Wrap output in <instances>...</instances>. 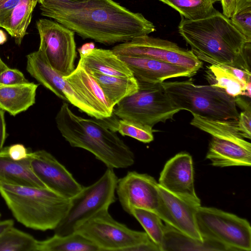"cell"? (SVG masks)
Returning <instances> with one entry per match:
<instances>
[{"label": "cell", "mask_w": 251, "mask_h": 251, "mask_svg": "<svg viewBox=\"0 0 251 251\" xmlns=\"http://www.w3.org/2000/svg\"><path fill=\"white\" fill-rule=\"evenodd\" d=\"M40 4L42 15L55 20L83 39L106 45L126 42L155 30L153 23L142 14L113 0H49Z\"/></svg>", "instance_id": "1"}, {"label": "cell", "mask_w": 251, "mask_h": 251, "mask_svg": "<svg viewBox=\"0 0 251 251\" xmlns=\"http://www.w3.org/2000/svg\"><path fill=\"white\" fill-rule=\"evenodd\" d=\"M178 32L201 61L251 71V43L233 26L229 18L216 10L198 20L181 17Z\"/></svg>", "instance_id": "2"}, {"label": "cell", "mask_w": 251, "mask_h": 251, "mask_svg": "<svg viewBox=\"0 0 251 251\" xmlns=\"http://www.w3.org/2000/svg\"><path fill=\"white\" fill-rule=\"evenodd\" d=\"M86 119L62 104L55 117L57 127L73 147L87 150L108 168L124 169L135 161L133 152L107 125L105 118Z\"/></svg>", "instance_id": "3"}, {"label": "cell", "mask_w": 251, "mask_h": 251, "mask_svg": "<svg viewBox=\"0 0 251 251\" xmlns=\"http://www.w3.org/2000/svg\"><path fill=\"white\" fill-rule=\"evenodd\" d=\"M0 194L16 220L34 230H54L71 204L47 188L0 183Z\"/></svg>", "instance_id": "4"}, {"label": "cell", "mask_w": 251, "mask_h": 251, "mask_svg": "<svg viewBox=\"0 0 251 251\" xmlns=\"http://www.w3.org/2000/svg\"><path fill=\"white\" fill-rule=\"evenodd\" d=\"M161 85L180 110L212 119L238 120L235 97L223 89L210 84L197 85L192 78L163 82Z\"/></svg>", "instance_id": "5"}, {"label": "cell", "mask_w": 251, "mask_h": 251, "mask_svg": "<svg viewBox=\"0 0 251 251\" xmlns=\"http://www.w3.org/2000/svg\"><path fill=\"white\" fill-rule=\"evenodd\" d=\"M138 82L137 91L119 101L113 108V114L120 119L151 127L158 123L173 120L180 109L167 95L161 83Z\"/></svg>", "instance_id": "6"}, {"label": "cell", "mask_w": 251, "mask_h": 251, "mask_svg": "<svg viewBox=\"0 0 251 251\" xmlns=\"http://www.w3.org/2000/svg\"><path fill=\"white\" fill-rule=\"evenodd\" d=\"M118 179L113 169L107 168L97 181L83 187L76 195L70 199L69 210L54 229V234H71L98 212L108 209L116 201L115 192Z\"/></svg>", "instance_id": "7"}, {"label": "cell", "mask_w": 251, "mask_h": 251, "mask_svg": "<svg viewBox=\"0 0 251 251\" xmlns=\"http://www.w3.org/2000/svg\"><path fill=\"white\" fill-rule=\"evenodd\" d=\"M196 219L203 237L218 242L231 251L251 250V227L246 219L214 208L198 207Z\"/></svg>", "instance_id": "8"}, {"label": "cell", "mask_w": 251, "mask_h": 251, "mask_svg": "<svg viewBox=\"0 0 251 251\" xmlns=\"http://www.w3.org/2000/svg\"><path fill=\"white\" fill-rule=\"evenodd\" d=\"M75 231L93 242L100 251H126L131 247L152 241L146 232L132 230L116 221L108 209L98 212Z\"/></svg>", "instance_id": "9"}, {"label": "cell", "mask_w": 251, "mask_h": 251, "mask_svg": "<svg viewBox=\"0 0 251 251\" xmlns=\"http://www.w3.org/2000/svg\"><path fill=\"white\" fill-rule=\"evenodd\" d=\"M40 43L39 49L51 67L63 77L75 68L76 57L75 32L63 25L47 19L36 21Z\"/></svg>", "instance_id": "10"}, {"label": "cell", "mask_w": 251, "mask_h": 251, "mask_svg": "<svg viewBox=\"0 0 251 251\" xmlns=\"http://www.w3.org/2000/svg\"><path fill=\"white\" fill-rule=\"evenodd\" d=\"M116 55L147 57L180 66L195 72L202 67L191 50L170 41L149 36H138L121 43L111 50Z\"/></svg>", "instance_id": "11"}, {"label": "cell", "mask_w": 251, "mask_h": 251, "mask_svg": "<svg viewBox=\"0 0 251 251\" xmlns=\"http://www.w3.org/2000/svg\"><path fill=\"white\" fill-rule=\"evenodd\" d=\"M26 59V71L41 84L89 116L100 119L84 98L51 67L40 50L28 54Z\"/></svg>", "instance_id": "12"}, {"label": "cell", "mask_w": 251, "mask_h": 251, "mask_svg": "<svg viewBox=\"0 0 251 251\" xmlns=\"http://www.w3.org/2000/svg\"><path fill=\"white\" fill-rule=\"evenodd\" d=\"M31 169L49 189L68 199H71L83 186L71 173L51 154L45 150L31 152Z\"/></svg>", "instance_id": "13"}, {"label": "cell", "mask_w": 251, "mask_h": 251, "mask_svg": "<svg viewBox=\"0 0 251 251\" xmlns=\"http://www.w3.org/2000/svg\"><path fill=\"white\" fill-rule=\"evenodd\" d=\"M116 192L123 209L129 214L133 208L155 211L158 207V183L148 174L128 172L118 179Z\"/></svg>", "instance_id": "14"}, {"label": "cell", "mask_w": 251, "mask_h": 251, "mask_svg": "<svg viewBox=\"0 0 251 251\" xmlns=\"http://www.w3.org/2000/svg\"><path fill=\"white\" fill-rule=\"evenodd\" d=\"M159 202L154 211L165 224L195 239L203 241L196 222V213L201 206L168 191L158 183Z\"/></svg>", "instance_id": "15"}, {"label": "cell", "mask_w": 251, "mask_h": 251, "mask_svg": "<svg viewBox=\"0 0 251 251\" xmlns=\"http://www.w3.org/2000/svg\"><path fill=\"white\" fill-rule=\"evenodd\" d=\"M194 173L191 156L186 152H179L166 162L158 183L170 193L201 205L195 190Z\"/></svg>", "instance_id": "16"}, {"label": "cell", "mask_w": 251, "mask_h": 251, "mask_svg": "<svg viewBox=\"0 0 251 251\" xmlns=\"http://www.w3.org/2000/svg\"><path fill=\"white\" fill-rule=\"evenodd\" d=\"M118 56L127 65L138 81L161 83L169 78L190 77L197 73L183 67L154 59L121 55Z\"/></svg>", "instance_id": "17"}, {"label": "cell", "mask_w": 251, "mask_h": 251, "mask_svg": "<svg viewBox=\"0 0 251 251\" xmlns=\"http://www.w3.org/2000/svg\"><path fill=\"white\" fill-rule=\"evenodd\" d=\"M242 137H212L206 158L213 166H250L251 144Z\"/></svg>", "instance_id": "18"}, {"label": "cell", "mask_w": 251, "mask_h": 251, "mask_svg": "<svg viewBox=\"0 0 251 251\" xmlns=\"http://www.w3.org/2000/svg\"><path fill=\"white\" fill-rule=\"evenodd\" d=\"M63 77L84 98L100 119L113 115V109L108 103L101 88L86 70L77 65L70 75Z\"/></svg>", "instance_id": "19"}, {"label": "cell", "mask_w": 251, "mask_h": 251, "mask_svg": "<svg viewBox=\"0 0 251 251\" xmlns=\"http://www.w3.org/2000/svg\"><path fill=\"white\" fill-rule=\"evenodd\" d=\"M79 55L77 65L87 71L115 76H134L127 65L112 50L95 48Z\"/></svg>", "instance_id": "20"}, {"label": "cell", "mask_w": 251, "mask_h": 251, "mask_svg": "<svg viewBox=\"0 0 251 251\" xmlns=\"http://www.w3.org/2000/svg\"><path fill=\"white\" fill-rule=\"evenodd\" d=\"M29 157L13 160L9 156L6 147L3 148L0 151V183L47 188L32 171Z\"/></svg>", "instance_id": "21"}, {"label": "cell", "mask_w": 251, "mask_h": 251, "mask_svg": "<svg viewBox=\"0 0 251 251\" xmlns=\"http://www.w3.org/2000/svg\"><path fill=\"white\" fill-rule=\"evenodd\" d=\"M38 84L27 82L0 85V108L15 116L26 111L35 102Z\"/></svg>", "instance_id": "22"}, {"label": "cell", "mask_w": 251, "mask_h": 251, "mask_svg": "<svg viewBox=\"0 0 251 251\" xmlns=\"http://www.w3.org/2000/svg\"><path fill=\"white\" fill-rule=\"evenodd\" d=\"M87 71L101 88L108 103L113 109L122 99L133 94L138 89V82L134 76H115Z\"/></svg>", "instance_id": "23"}, {"label": "cell", "mask_w": 251, "mask_h": 251, "mask_svg": "<svg viewBox=\"0 0 251 251\" xmlns=\"http://www.w3.org/2000/svg\"><path fill=\"white\" fill-rule=\"evenodd\" d=\"M204 239L203 241L195 239L166 224L160 251H230L227 247L218 242Z\"/></svg>", "instance_id": "24"}, {"label": "cell", "mask_w": 251, "mask_h": 251, "mask_svg": "<svg viewBox=\"0 0 251 251\" xmlns=\"http://www.w3.org/2000/svg\"><path fill=\"white\" fill-rule=\"evenodd\" d=\"M38 2V0H20L1 26L14 38L18 45L21 44L27 34L33 10Z\"/></svg>", "instance_id": "25"}, {"label": "cell", "mask_w": 251, "mask_h": 251, "mask_svg": "<svg viewBox=\"0 0 251 251\" xmlns=\"http://www.w3.org/2000/svg\"><path fill=\"white\" fill-rule=\"evenodd\" d=\"M37 251H100L91 241L75 231L66 235H54L38 241Z\"/></svg>", "instance_id": "26"}, {"label": "cell", "mask_w": 251, "mask_h": 251, "mask_svg": "<svg viewBox=\"0 0 251 251\" xmlns=\"http://www.w3.org/2000/svg\"><path fill=\"white\" fill-rule=\"evenodd\" d=\"M206 77L210 85L224 90L230 96H243L245 84L230 71L222 65H211L207 67Z\"/></svg>", "instance_id": "27"}, {"label": "cell", "mask_w": 251, "mask_h": 251, "mask_svg": "<svg viewBox=\"0 0 251 251\" xmlns=\"http://www.w3.org/2000/svg\"><path fill=\"white\" fill-rule=\"evenodd\" d=\"M178 11L181 17L188 20L206 18L216 9L215 0H159Z\"/></svg>", "instance_id": "28"}, {"label": "cell", "mask_w": 251, "mask_h": 251, "mask_svg": "<svg viewBox=\"0 0 251 251\" xmlns=\"http://www.w3.org/2000/svg\"><path fill=\"white\" fill-rule=\"evenodd\" d=\"M38 241L12 226L0 235V251H37Z\"/></svg>", "instance_id": "29"}, {"label": "cell", "mask_w": 251, "mask_h": 251, "mask_svg": "<svg viewBox=\"0 0 251 251\" xmlns=\"http://www.w3.org/2000/svg\"><path fill=\"white\" fill-rule=\"evenodd\" d=\"M133 216L144 228L150 239L159 247L160 251L165 225L154 211L142 208H133L129 214Z\"/></svg>", "instance_id": "30"}, {"label": "cell", "mask_w": 251, "mask_h": 251, "mask_svg": "<svg viewBox=\"0 0 251 251\" xmlns=\"http://www.w3.org/2000/svg\"><path fill=\"white\" fill-rule=\"evenodd\" d=\"M115 131L123 136H127L141 142L148 143L153 140L152 127L147 125L120 119L115 123Z\"/></svg>", "instance_id": "31"}, {"label": "cell", "mask_w": 251, "mask_h": 251, "mask_svg": "<svg viewBox=\"0 0 251 251\" xmlns=\"http://www.w3.org/2000/svg\"><path fill=\"white\" fill-rule=\"evenodd\" d=\"M229 19L233 26L251 43V7L234 14Z\"/></svg>", "instance_id": "32"}, {"label": "cell", "mask_w": 251, "mask_h": 251, "mask_svg": "<svg viewBox=\"0 0 251 251\" xmlns=\"http://www.w3.org/2000/svg\"><path fill=\"white\" fill-rule=\"evenodd\" d=\"M28 82L22 72L16 69L8 68L0 73V85H12Z\"/></svg>", "instance_id": "33"}, {"label": "cell", "mask_w": 251, "mask_h": 251, "mask_svg": "<svg viewBox=\"0 0 251 251\" xmlns=\"http://www.w3.org/2000/svg\"><path fill=\"white\" fill-rule=\"evenodd\" d=\"M238 128L244 138H251V110H244L239 113Z\"/></svg>", "instance_id": "34"}, {"label": "cell", "mask_w": 251, "mask_h": 251, "mask_svg": "<svg viewBox=\"0 0 251 251\" xmlns=\"http://www.w3.org/2000/svg\"><path fill=\"white\" fill-rule=\"evenodd\" d=\"M9 156L15 160H22L28 158L31 151L21 144H16L6 147Z\"/></svg>", "instance_id": "35"}, {"label": "cell", "mask_w": 251, "mask_h": 251, "mask_svg": "<svg viewBox=\"0 0 251 251\" xmlns=\"http://www.w3.org/2000/svg\"><path fill=\"white\" fill-rule=\"evenodd\" d=\"M20 0H0V27L8 18Z\"/></svg>", "instance_id": "36"}, {"label": "cell", "mask_w": 251, "mask_h": 251, "mask_svg": "<svg viewBox=\"0 0 251 251\" xmlns=\"http://www.w3.org/2000/svg\"><path fill=\"white\" fill-rule=\"evenodd\" d=\"M225 68L230 71L233 73L239 80L245 84L251 81V73L250 71H246L238 68L222 65Z\"/></svg>", "instance_id": "37"}, {"label": "cell", "mask_w": 251, "mask_h": 251, "mask_svg": "<svg viewBox=\"0 0 251 251\" xmlns=\"http://www.w3.org/2000/svg\"><path fill=\"white\" fill-rule=\"evenodd\" d=\"M220 1L223 9V14L228 18H230L234 13V0H220Z\"/></svg>", "instance_id": "38"}, {"label": "cell", "mask_w": 251, "mask_h": 251, "mask_svg": "<svg viewBox=\"0 0 251 251\" xmlns=\"http://www.w3.org/2000/svg\"><path fill=\"white\" fill-rule=\"evenodd\" d=\"M7 136L4 111L0 109V151L3 148V145Z\"/></svg>", "instance_id": "39"}, {"label": "cell", "mask_w": 251, "mask_h": 251, "mask_svg": "<svg viewBox=\"0 0 251 251\" xmlns=\"http://www.w3.org/2000/svg\"><path fill=\"white\" fill-rule=\"evenodd\" d=\"M234 2L235 10L234 14L245 8L251 7V0H234Z\"/></svg>", "instance_id": "40"}, {"label": "cell", "mask_w": 251, "mask_h": 251, "mask_svg": "<svg viewBox=\"0 0 251 251\" xmlns=\"http://www.w3.org/2000/svg\"><path fill=\"white\" fill-rule=\"evenodd\" d=\"M14 223V221L12 219L0 221V235L8 228L13 226Z\"/></svg>", "instance_id": "41"}, {"label": "cell", "mask_w": 251, "mask_h": 251, "mask_svg": "<svg viewBox=\"0 0 251 251\" xmlns=\"http://www.w3.org/2000/svg\"><path fill=\"white\" fill-rule=\"evenodd\" d=\"M95 48V45L93 43H87L82 46L78 49L79 55H84L87 53L90 50Z\"/></svg>", "instance_id": "42"}, {"label": "cell", "mask_w": 251, "mask_h": 251, "mask_svg": "<svg viewBox=\"0 0 251 251\" xmlns=\"http://www.w3.org/2000/svg\"><path fill=\"white\" fill-rule=\"evenodd\" d=\"M7 40V35L1 29H0V45L4 44Z\"/></svg>", "instance_id": "43"}, {"label": "cell", "mask_w": 251, "mask_h": 251, "mask_svg": "<svg viewBox=\"0 0 251 251\" xmlns=\"http://www.w3.org/2000/svg\"><path fill=\"white\" fill-rule=\"evenodd\" d=\"M49 0H58V1H65V2H81L83 1H85L86 0H38V3H40L42 2L45 1H49Z\"/></svg>", "instance_id": "44"}, {"label": "cell", "mask_w": 251, "mask_h": 251, "mask_svg": "<svg viewBox=\"0 0 251 251\" xmlns=\"http://www.w3.org/2000/svg\"><path fill=\"white\" fill-rule=\"evenodd\" d=\"M9 67L6 64L2 61L0 56V73L5 70L8 69Z\"/></svg>", "instance_id": "45"}, {"label": "cell", "mask_w": 251, "mask_h": 251, "mask_svg": "<svg viewBox=\"0 0 251 251\" xmlns=\"http://www.w3.org/2000/svg\"><path fill=\"white\" fill-rule=\"evenodd\" d=\"M1 214L0 213V221Z\"/></svg>", "instance_id": "46"}, {"label": "cell", "mask_w": 251, "mask_h": 251, "mask_svg": "<svg viewBox=\"0 0 251 251\" xmlns=\"http://www.w3.org/2000/svg\"><path fill=\"white\" fill-rule=\"evenodd\" d=\"M215 0L217 1V0Z\"/></svg>", "instance_id": "47"}, {"label": "cell", "mask_w": 251, "mask_h": 251, "mask_svg": "<svg viewBox=\"0 0 251 251\" xmlns=\"http://www.w3.org/2000/svg\"></svg>", "instance_id": "48"}]
</instances>
